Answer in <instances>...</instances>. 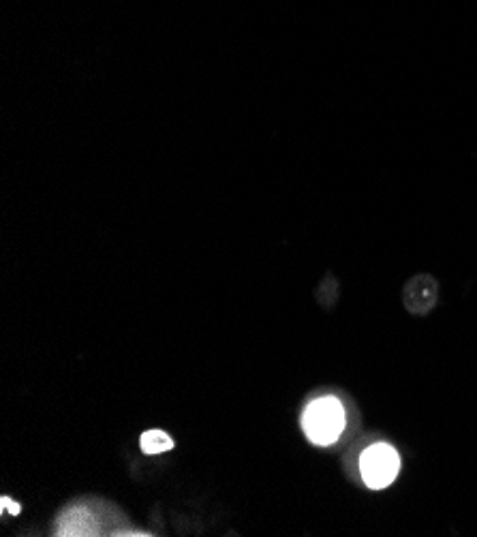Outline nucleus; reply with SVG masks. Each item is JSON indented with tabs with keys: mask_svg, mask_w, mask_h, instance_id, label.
I'll return each mask as SVG.
<instances>
[{
	"mask_svg": "<svg viewBox=\"0 0 477 537\" xmlns=\"http://www.w3.org/2000/svg\"><path fill=\"white\" fill-rule=\"evenodd\" d=\"M435 302H437V283L433 276L420 274L405 287V306L411 313L415 315L428 313L435 306Z\"/></svg>",
	"mask_w": 477,
	"mask_h": 537,
	"instance_id": "7ed1b4c3",
	"label": "nucleus"
},
{
	"mask_svg": "<svg viewBox=\"0 0 477 537\" xmlns=\"http://www.w3.org/2000/svg\"><path fill=\"white\" fill-rule=\"evenodd\" d=\"M140 446L144 454H163L174 448V439L167 433L159 431V428H152V431H146L140 439Z\"/></svg>",
	"mask_w": 477,
	"mask_h": 537,
	"instance_id": "39448f33",
	"label": "nucleus"
},
{
	"mask_svg": "<svg viewBox=\"0 0 477 537\" xmlns=\"http://www.w3.org/2000/svg\"><path fill=\"white\" fill-rule=\"evenodd\" d=\"M360 471L366 486L373 490L388 488L400 471L398 452L388 443H377V446L366 448L360 458Z\"/></svg>",
	"mask_w": 477,
	"mask_h": 537,
	"instance_id": "f03ea898",
	"label": "nucleus"
},
{
	"mask_svg": "<svg viewBox=\"0 0 477 537\" xmlns=\"http://www.w3.org/2000/svg\"><path fill=\"white\" fill-rule=\"evenodd\" d=\"M97 518L86 508H73L60 516L58 535H99Z\"/></svg>",
	"mask_w": 477,
	"mask_h": 537,
	"instance_id": "20e7f679",
	"label": "nucleus"
},
{
	"mask_svg": "<svg viewBox=\"0 0 477 537\" xmlns=\"http://www.w3.org/2000/svg\"><path fill=\"white\" fill-rule=\"evenodd\" d=\"M302 428L315 446H332L345 431V409L334 396H323L304 409Z\"/></svg>",
	"mask_w": 477,
	"mask_h": 537,
	"instance_id": "f257e3e1",
	"label": "nucleus"
},
{
	"mask_svg": "<svg viewBox=\"0 0 477 537\" xmlns=\"http://www.w3.org/2000/svg\"><path fill=\"white\" fill-rule=\"evenodd\" d=\"M0 508H3V514H11V516H18L20 514V510H22V505L20 503H15V501H11L9 497H3V499H0Z\"/></svg>",
	"mask_w": 477,
	"mask_h": 537,
	"instance_id": "423d86ee",
	"label": "nucleus"
}]
</instances>
